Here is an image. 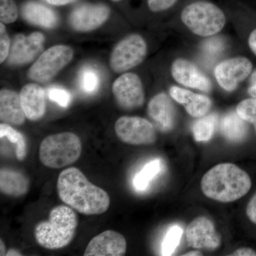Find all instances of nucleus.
Masks as SVG:
<instances>
[{
	"label": "nucleus",
	"instance_id": "nucleus-1",
	"mask_svg": "<svg viewBox=\"0 0 256 256\" xmlns=\"http://www.w3.org/2000/svg\"><path fill=\"white\" fill-rule=\"evenodd\" d=\"M57 192L65 204L84 215H100L108 210V194L89 182L76 168L63 170L58 175Z\"/></svg>",
	"mask_w": 256,
	"mask_h": 256
},
{
	"label": "nucleus",
	"instance_id": "nucleus-2",
	"mask_svg": "<svg viewBox=\"0 0 256 256\" xmlns=\"http://www.w3.org/2000/svg\"><path fill=\"white\" fill-rule=\"evenodd\" d=\"M252 188V180L245 171L232 163L216 165L204 175L202 192L208 198L222 203L236 201Z\"/></svg>",
	"mask_w": 256,
	"mask_h": 256
},
{
	"label": "nucleus",
	"instance_id": "nucleus-3",
	"mask_svg": "<svg viewBox=\"0 0 256 256\" xmlns=\"http://www.w3.org/2000/svg\"><path fill=\"white\" fill-rule=\"evenodd\" d=\"M68 205H58L50 210L48 220L36 224V242L50 250L63 248L70 244L78 227V216Z\"/></svg>",
	"mask_w": 256,
	"mask_h": 256
},
{
	"label": "nucleus",
	"instance_id": "nucleus-4",
	"mask_svg": "<svg viewBox=\"0 0 256 256\" xmlns=\"http://www.w3.org/2000/svg\"><path fill=\"white\" fill-rule=\"evenodd\" d=\"M82 152L80 138L73 132H66L45 138L40 144L38 156L46 168L60 169L76 162Z\"/></svg>",
	"mask_w": 256,
	"mask_h": 256
},
{
	"label": "nucleus",
	"instance_id": "nucleus-5",
	"mask_svg": "<svg viewBox=\"0 0 256 256\" xmlns=\"http://www.w3.org/2000/svg\"><path fill=\"white\" fill-rule=\"evenodd\" d=\"M181 20L192 33L204 37L218 34L226 22L224 12L216 5L207 2L188 4L182 12Z\"/></svg>",
	"mask_w": 256,
	"mask_h": 256
},
{
	"label": "nucleus",
	"instance_id": "nucleus-6",
	"mask_svg": "<svg viewBox=\"0 0 256 256\" xmlns=\"http://www.w3.org/2000/svg\"><path fill=\"white\" fill-rule=\"evenodd\" d=\"M73 56V50L66 45L50 47L32 64L28 72V77L38 82H50L70 63Z\"/></svg>",
	"mask_w": 256,
	"mask_h": 256
},
{
	"label": "nucleus",
	"instance_id": "nucleus-7",
	"mask_svg": "<svg viewBox=\"0 0 256 256\" xmlns=\"http://www.w3.org/2000/svg\"><path fill=\"white\" fill-rule=\"evenodd\" d=\"M148 46L142 36L128 35L117 44L110 57V68L117 74L137 66L146 58Z\"/></svg>",
	"mask_w": 256,
	"mask_h": 256
},
{
	"label": "nucleus",
	"instance_id": "nucleus-8",
	"mask_svg": "<svg viewBox=\"0 0 256 256\" xmlns=\"http://www.w3.org/2000/svg\"><path fill=\"white\" fill-rule=\"evenodd\" d=\"M114 132L120 140L132 146H148L156 142V128L143 118L124 116L114 124Z\"/></svg>",
	"mask_w": 256,
	"mask_h": 256
},
{
	"label": "nucleus",
	"instance_id": "nucleus-9",
	"mask_svg": "<svg viewBox=\"0 0 256 256\" xmlns=\"http://www.w3.org/2000/svg\"><path fill=\"white\" fill-rule=\"evenodd\" d=\"M112 92L116 102L124 110H134L144 104V88L137 74H122L114 80Z\"/></svg>",
	"mask_w": 256,
	"mask_h": 256
},
{
	"label": "nucleus",
	"instance_id": "nucleus-10",
	"mask_svg": "<svg viewBox=\"0 0 256 256\" xmlns=\"http://www.w3.org/2000/svg\"><path fill=\"white\" fill-rule=\"evenodd\" d=\"M45 36L35 32L28 36L18 34L13 38L8 58L11 66H23L31 63L44 50Z\"/></svg>",
	"mask_w": 256,
	"mask_h": 256
},
{
	"label": "nucleus",
	"instance_id": "nucleus-11",
	"mask_svg": "<svg viewBox=\"0 0 256 256\" xmlns=\"http://www.w3.org/2000/svg\"><path fill=\"white\" fill-rule=\"evenodd\" d=\"M252 64L246 57H234L220 62L216 66L215 78L226 92H232L252 73Z\"/></svg>",
	"mask_w": 256,
	"mask_h": 256
},
{
	"label": "nucleus",
	"instance_id": "nucleus-12",
	"mask_svg": "<svg viewBox=\"0 0 256 256\" xmlns=\"http://www.w3.org/2000/svg\"><path fill=\"white\" fill-rule=\"evenodd\" d=\"M110 14V8L107 5L82 4L77 6L70 13L68 22L75 31L92 32L104 24Z\"/></svg>",
	"mask_w": 256,
	"mask_h": 256
},
{
	"label": "nucleus",
	"instance_id": "nucleus-13",
	"mask_svg": "<svg viewBox=\"0 0 256 256\" xmlns=\"http://www.w3.org/2000/svg\"><path fill=\"white\" fill-rule=\"evenodd\" d=\"M188 245L196 249L213 250L220 245V236L210 218L200 216L192 220L186 230Z\"/></svg>",
	"mask_w": 256,
	"mask_h": 256
},
{
	"label": "nucleus",
	"instance_id": "nucleus-14",
	"mask_svg": "<svg viewBox=\"0 0 256 256\" xmlns=\"http://www.w3.org/2000/svg\"><path fill=\"white\" fill-rule=\"evenodd\" d=\"M127 252V242L122 234L107 230L94 237L88 244L84 256H122Z\"/></svg>",
	"mask_w": 256,
	"mask_h": 256
},
{
	"label": "nucleus",
	"instance_id": "nucleus-15",
	"mask_svg": "<svg viewBox=\"0 0 256 256\" xmlns=\"http://www.w3.org/2000/svg\"><path fill=\"white\" fill-rule=\"evenodd\" d=\"M172 76L178 84L185 87L208 92L212 88V82L191 62L178 58L172 64Z\"/></svg>",
	"mask_w": 256,
	"mask_h": 256
},
{
	"label": "nucleus",
	"instance_id": "nucleus-16",
	"mask_svg": "<svg viewBox=\"0 0 256 256\" xmlns=\"http://www.w3.org/2000/svg\"><path fill=\"white\" fill-rule=\"evenodd\" d=\"M148 114L161 132H170L174 128V106L166 94L161 92L151 99L148 106Z\"/></svg>",
	"mask_w": 256,
	"mask_h": 256
},
{
	"label": "nucleus",
	"instance_id": "nucleus-17",
	"mask_svg": "<svg viewBox=\"0 0 256 256\" xmlns=\"http://www.w3.org/2000/svg\"><path fill=\"white\" fill-rule=\"evenodd\" d=\"M170 95L173 100L184 106L190 116L194 118L204 117L212 108V102L208 96L194 92L178 86H172Z\"/></svg>",
	"mask_w": 256,
	"mask_h": 256
},
{
	"label": "nucleus",
	"instance_id": "nucleus-18",
	"mask_svg": "<svg viewBox=\"0 0 256 256\" xmlns=\"http://www.w3.org/2000/svg\"><path fill=\"white\" fill-rule=\"evenodd\" d=\"M22 106L26 118L38 121L46 112V98L44 90L36 84L24 86L20 94Z\"/></svg>",
	"mask_w": 256,
	"mask_h": 256
},
{
	"label": "nucleus",
	"instance_id": "nucleus-19",
	"mask_svg": "<svg viewBox=\"0 0 256 256\" xmlns=\"http://www.w3.org/2000/svg\"><path fill=\"white\" fill-rule=\"evenodd\" d=\"M26 116L18 92L9 89L0 92V120L4 124L20 126L24 124Z\"/></svg>",
	"mask_w": 256,
	"mask_h": 256
},
{
	"label": "nucleus",
	"instance_id": "nucleus-20",
	"mask_svg": "<svg viewBox=\"0 0 256 256\" xmlns=\"http://www.w3.org/2000/svg\"><path fill=\"white\" fill-rule=\"evenodd\" d=\"M22 15L28 22L46 28L58 25V18L53 10L36 2H28L22 6Z\"/></svg>",
	"mask_w": 256,
	"mask_h": 256
},
{
	"label": "nucleus",
	"instance_id": "nucleus-21",
	"mask_svg": "<svg viewBox=\"0 0 256 256\" xmlns=\"http://www.w3.org/2000/svg\"><path fill=\"white\" fill-rule=\"evenodd\" d=\"M30 180L18 170L2 169L0 171V191L6 196H22L30 190Z\"/></svg>",
	"mask_w": 256,
	"mask_h": 256
},
{
	"label": "nucleus",
	"instance_id": "nucleus-22",
	"mask_svg": "<svg viewBox=\"0 0 256 256\" xmlns=\"http://www.w3.org/2000/svg\"><path fill=\"white\" fill-rule=\"evenodd\" d=\"M220 130L224 137L230 142H242L248 134L247 122L236 110L232 111L220 120Z\"/></svg>",
	"mask_w": 256,
	"mask_h": 256
},
{
	"label": "nucleus",
	"instance_id": "nucleus-23",
	"mask_svg": "<svg viewBox=\"0 0 256 256\" xmlns=\"http://www.w3.org/2000/svg\"><path fill=\"white\" fill-rule=\"evenodd\" d=\"M218 122L216 114H206L195 121L192 126V132L196 142H207L214 134Z\"/></svg>",
	"mask_w": 256,
	"mask_h": 256
},
{
	"label": "nucleus",
	"instance_id": "nucleus-24",
	"mask_svg": "<svg viewBox=\"0 0 256 256\" xmlns=\"http://www.w3.org/2000/svg\"><path fill=\"white\" fill-rule=\"evenodd\" d=\"M162 162L156 159L146 163L142 170L137 173L133 180V185L138 191H144L149 186L152 180L161 172Z\"/></svg>",
	"mask_w": 256,
	"mask_h": 256
},
{
	"label": "nucleus",
	"instance_id": "nucleus-25",
	"mask_svg": "<svg viewBox=\"0 0 256 256\" xmlns=\"http://www.w3.org/2000/svg\"><path fill=\"white\" fill-rule=\"evenodd\" d=\"M4 138L15 144V154L18 161L24 160L28 154V144L24 136L9 124L2 122L0 124V138Z\"/></svg>",
	"mask_w": 256,
	"mask_h": 256
},
{
	"label": "nucleus",
	"instance_id": "nucleus-26",
	"mask_svg": "<svg viewBox=\"0 0 256 256\" xmlns=\"http://www.w3.org/2000/svg\"><path fill=\"white\" fill-rule=\"evenodd\" d=\"M183 229L178 225L170 227L163 239L162 244V255L172 256L180 244L182 236Z\"/></svg>",
	"mask_w": 256,
	"mask_h": 256
},
{
	"label": "nucleus",
	"instance_id": "nucleus-27",
	"mask_svg": "<svg viewBox=\"0 0 256 256\" xmlns=\"http://www.w3.org/2000/svg\"><path fill=\"white\" fill-rule=\"evenodd\" d=\"M226 48L225 42L220 37L208 38L202 44V52L206 63L216 60Z\"/></svg>",
	"mask_w": 256,
	"mask_h": 256
},
{
	"label": "nucleus",
	"instance_id": "nucleus-28",
	"mask_svg": "<svg viewBox=\"0 0 256 256\" xmlns=\"http://www.w3.org/2000/svg\"><path fill=\"white\" fill-rule=\"evenodd\" d=\"M100 86V77L96 70L86 68L82 70L80 76V86L86 94H94Z\"/></svg>",
	"mask_w": 256,
	"mask_h": 256
},
{
	"label": "nucleus",
	"instance_id": "nucleus-29",
	"mask_svg": "<svg viewBox=\"0 0 256 256\" xmlns=\"http://www.w3.org/2000/svg\"><path fill=\"white\" fill-rule=\"evenodd\" d=\"M236 111L242 119L254 126L256 132V98L242 101L237 106Z\"/></svg>",
	"mask_w": 256,
	"mask_h": 256
},
{
	"label": "nucleus",
	"instance_id": "nucleus-30",
	"mask_svg": "<svg viewBox=\"0 0 256 256\" xmlns=\"http://www.w3.org/2000/svg\"><path fill=\"white\" fill-rule=\"evenodd\" d=\"M18 16V6L14 0H0V20L4 24H12Z\"/></svg>",
	"mask_w": 256,
	"mask_h": 256
},
{
	"label": "nucleus",
	"instance_id": "nucleus-31",
	"mask_svg": "<svg viewBox=\"0 0 256 256\" xmlns=\"http://www.w3.org/2000/svg\"><path fill=\"white\" fill-rule=\"evenodd\" d=\"M48 98L63 108H67L72 102V96L68 90L62 87L52 86L48 90Z\"/></svg>",
	"mask_w": 256,
	"mask_h": 256
},
{
	"label": "nucleus",
	"instance_id": "nucleus-32",
	"mask_svg": "<svg viewBox=\"0 0 256 256\" xmlns=\"http://www.w3.org/2000/svg\"><path fill=\"white\" fill-rule=\"evenodd\" d=\"M11 42L4 23H0V63L2 64L8 60L9 56Z\"/></svg>",
	"mask_w": 256,
	"mask_h": 256
},
{
	"label": "nucleus",
	"instance_id": "nucleus-33",
	"mask_svg": "<svg viewBox=\"0 0 256 256\" xmlns=\"http://www.w3.org/2000/svg\"><path fill=\"white\" fill-rule=\"evenodd\" d=\"M178 0H148L150 10L154 12L165 11L176 4Z\"/></svg>",
	"mask_w": 256,
	"mask_h": 256
},
{
	"label": "nucleus",
	"instance_id": "nucleus-34",
	"mask_svg": "<svg viewBox=\"0 0 256 256\" xmlns=\"http://www.w3.org/2000/svg\"><path fill=\"white\" fill-rule=\"evenodd\" d=\"M246 214L250 222L256 224V194L248 204Z\"/></svg>",
	"mask_w": 256,
	"mask_h": 256
},
{
	"label": "nucleus",
	"instance_id": "nucleus-35",
	"mask_svg": "<svg viewBox=\"0 0 256 256\" xmlns=\"http://www.w3.org/2000/svg\"><path fill=\"white\" fill-rule=\"evenodd\" d=\"M234 256H256V252L249 248H240L234 252Z\"/></svg>",
	"mask_w": 256,
	"mask_h": 256
},
{
	"label": "nucleus",
	"instance_id": "nucleus-36",
	"mask_svg": "<svg viewBox=\"0 0 256 256\" xmlns=\"http://www.w3.org/2000/svg\"><path fill=\"white\" fill-rule=\"evenodd\" d=\"M248 92L252 98H256V70L250 76V86L248 88Z\"/></svg>",
	"mask_w": 256,
	"mask_h": 256
},
{
	"label": "nucleus",
	"instance_id": "nucleus-37",
	"mask_svg": "<svg viewBox=\"0 0 256 256\" xmlns=\"http://www.w3.org/2000/svg\"><path fill=\"white\" fill-rule=\"evenodd\" d=\"M248 45L252 53L256 56V28L250 33L249 36Z\"/></svg>",
	"mask_w": 256,
	"mask_h": 256
},
{
	"label": "nucleus",
	"instance_id": "nucleus-38",
	"mask_svg": "<svg viewBox=\"0 0 256 256\" xmlns=\"http://www.w3.org/2000/svg\"><path fill=\"white\" fill-rule=\"evenodd\" d=\"M44 1L50 4L56 5V6H62V5L74 2L76 0H44Z\"/></svg>",
	"mask_w": 256,
	"mask_h": 256
},
{
	"label": "nucleus",
	"instance_id": "nucleus-39",
	"mask_svg": "<svg viewBox=\"0 0 256 256\" xmlns=\"http://www.w3.org/2000/svg\"><path fill=\"white\" fill-rule=\"evenodd\" d=\"M6 248L2 240H0V256H6Z\"/></svg>",
	"mask_w": 256,
	"mask_h": 256
},
{
	"label": "nucleus",
	"instance_id": "nucleus-40",
	"mask_svg": "<svg viewBox=\"0 0 256 256\" xmlns=\"http://www.w3.org/2000/svg\"><path fill=\"white\" fill-rule=\"evenodd\" d=\"M184 256H202V254L198 250H192V252H186V254H184Z\"/></svg>",
	"mask_w": 256,
	"mask_h": 256
},
{
	"label": "nucleus",
	"instance_id": "nucleus-41",
	"mask_svg": "<svg viewBox=\"0 0 256 256\" xmlns=\"http://www.w3.org/2000/svg\"><path fill=\"white\" fill-rule=\"evenodd\" d=\"M6 256H22L21 252H18V250H15V249H10L9 252H6Z\"/></svg>",
	"mask_w": 256,
	"mask_h": 256
},
{
	"label": "nucleus",
	"instance_id": "nucleus-42",
	"mask_svg": "<svg viewBox=\"0 0 256 256\" xmlns=\"http://www.w3.org/2000/svg\"><path fill=\"white\" fill-rule=\"evenodd\" d=\"M111 1H112V2H120V1H121V0H111Z\"/></svg>",
	"mask_w": 256,
	"mask_h": 256
}]
</instances>
